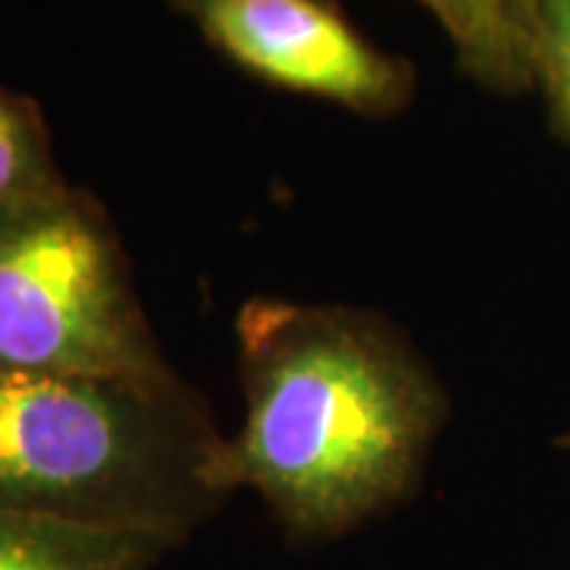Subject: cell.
Listing matches in <instances>:
<instances>
[{
	"label": "cell",
	"mask_w": 570,
	"mask_h": 570,
	"mask_svg": "<svg viewBox=\"0 0 570 570\" xmlns=\"http://www.w3.org/2000/svg\"><path fill=\"white\" fill-rule=\"evenodd\" d=\"M163 535L0 513V570H153Z\"/></svg>",
	"instance_id": "obj_5"
},
{
	"label": "cell",
	"mask_w": 570,
	"mask_h": 570,
	"mask_svg": "<svg viewBox=\"0 0 570 570\" xmlns=\"http://www.w3.org/2000/svg\"><path fill=\"white\" fill-rule=\"evenodd\" d=\"M498 13L532 45V20H535V0H491Z\"/></svg>",
	"instance_id": "obj_9"
},
{
	"label": "cell",
	"mask_w": 570,
	"mask_h": 570,
	"mask_svg": "<svg viewBox=\"0 0 570 570\" xmlns=\"http://www.w3.org/2000/svg\"><path fill=\"white\" fill-rule=\"evenodd\" d=\"M63 184L39 105L0 86V209L61 190Z\"/></svg>",
	"instance_id": "obj_7"
},
{
	"label": "cell",
	"mask_w": 570,
	"mask_h": 570,
	"mask_svg": "<svg viewBox=\"0 0 570 570\" xmlns=\"http://www.w3.org/2000/svg\"><path fill=\"white\" fill-rule=\"evenodd\" d=\"M225 434L163 377L0 371V513L137 530L178 546L228 491Z\"/></svg>",
	"instance_id": "obj_2"
},
{
	"label": "cell",
	"mask_w": 570,
	"mask_h": 570,
	"mask_svg": "<svg viewBox=\"0 0 570 570\" xmlns=\"http://www.w3.org/2000/svg\"><path fill=\"white\" fill-rule=\"evenodd\" d=\"M532 70L554 130L570 142V0H535Z\"/></svg>",
	"instance_id": "obj_8"
},
{
	"label": "cell",
	"mask_w": 570,
	"mask_h": 570,
	"mask_svg": "<svg viewBox=\"0 0 570 570\" xmlns=\"http://www.w3.org/2000/svg\"><path fill=\"white\" fill-rule=\"evenodd\" d=\"M444 26L463 77L491 92L517 96L535 86L532 45L491 0H419Z\"/></svg>",
	"instance_id": "obj_6"
},
{
	"label": "cell",
	"mask_w": 570,
	"mask_h": 570,
	"mask_svg": "<svg viewBox=\"0 0 570 570\" xmlns=\"http://www.w3.org/2000/svg\"><path fill=\"white\" fill-rule=\"evenodd\" d=\"M0 371L171 374L121 238L102 206L73 184L0 209Z\"/></svg>",
	"instance_id": "obj_3"
},
{
	"label": "cell",
	"mask_w": 570,
	"mask_h": 570,
	"mask_svg": "<svg viewBox=\"0 0 570 570\" xmlns=\"http://www.w3.org/2000/svg\"><path fill=\"white\" fill-rule=\"evenodd\" d=\"M223 58L257 80L390 118L412 102L415 70L340 13L333 0H168Z\"/></svg>",
	"instance_id": "obj_4"
},
{
	"label": "cell",
	"mask_w": 570,
	"mask_h": 570,
	"mask_svg": "<svg viewBox=\"0 0 570 570\" xmlns=\"http://www.w3.org/2000/svg\"><path fill=\"white\" fill-rule=\"evenodd\" d=\"M245 422L219 479L257 491L305 539L340 535L400 501L444 419L425 362L384 321L257 298L238 314Z\"/></svg>",
	"instance_id": "obj_1"
}]
</instances>
